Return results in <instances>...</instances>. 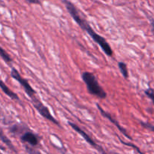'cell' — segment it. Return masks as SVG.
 <instances>
[{"mask_svg":"<svg viewBox=\"0 0 154 154\" xmlns=\"http://www.w3.org/2000/svg\"><path fill=\"white\" fill-rule=\"evenodd\" d=\"M63 3L66 6L68 12L72 17L74 20L78 23V25L83 30H84V31L88 33V35L91 37V38L100 47L102 51L105 54V55L110 57H113L114 51H113L111 45L108 44V42H107L105 38H103L102 35H100L98 34L97 32L94 31V29L92 28L90 23L87 22V20L84 17L81 16V14L78 11V8L75 6V5L71 2L70 1H69V0H63Z\"/></svg>","mask_w":154,"mask_h":154,"instance_id":"obj_1","label":"cell"},{"mask_svg":"<svg viewBox=\"0 0 154 154\" xmlns=\"http://www.w3.org/2000/svg\"><path fill=\"white\" fill-rule=\"evenodd\" d=\"M83 81L85 83L87 91L90 95L101 99L107 98V93L99 84L96 75L90 72H84L81 74Z\"/></svg>","mask_w":154,"mask_h":154,"instance_id":"obj_2","label":"cell"},{"mask_svg":"<svg viewBox=\"0 0 154 154\" xmlns=\"http://www.w3.org/2000/svg\"><path fill=\"white\" fill-rule=\"evenodd\" d=\"M31 103L32 104L35 109L39 113V114H40L42 117H43L45 119L51 121V123L55 124L56 126H59V127H61L60 122L52 115V114H51V111H50L49 108H48L46 105H45L42 103V102L39 99V98L38 97V96H36V97L31 99Z\"/></svg>","mask_w":154,"mask_h":154,"instance_id":"obj_3","label":"cell"},{"mask_svg":"<svg viewBox=\"0 0 154 154\" xmlns=\"http://www.w3.org/2000/svg\"><path fill=\"white\" fill-rule=\"evenodd\" d=\"M11 76L13 79H14L15 81H17L23 87L24 91L26 93L27 96L30 98V99H33V98L36 97L37 95H36V92L34 89L32 88L30 84L29 83V81H27L26 78H24L23 77H22L20 75V74L19 73L17 69L12 67L11 70Z\"/></svg>","mask_w":154,"mask_h":154,"instance_id":"obj_4","label":"cell"},{"mask_svg":"<svg viewBox=\"0 0 154 154\" xmlns=\"http://www.w3.org/2000/svg\"><path fill=\"white\" fill-rule=\"evenodd\" d=\"M68 124H69V126H70L71 127H72V129H73L74 130L77 132V133L79 134V135H81V136L82 137V138H84V139L85 140V141H87V142L88 143L90 146H92L93 147H94V148L96 149V150H97L99 153H101L102 154H108V153H105V151L104 150V149L102 148V146L99 145V144H98L97 143H96V141H95L94 140H93V138H92L91 137H90V135H89L88 134L85 132V131L83 130V129H81L79 126H78V125L75 124V123H72V122H69V121L68 122Z\"/></svg>","mask_w":154,"mask_h":154,"instance_id":"obj_5","label":"cell"},{"mask_svg":"<svg viewBox=\"0 0 154 154\" xmlns=\"http://www.w3.org/2000/svg\"><path fill=\"white\" fill-rule=\"evenodd\" d=\"M20 139L24 144H27L33 147L38 145L41 141L40 137L32 131L29 128L20 135Z\"/></svg>","mask_w":154,"mask_h":154,"instance_id":"obj_6","label":"cell"},{"mask_svg":"<svg viewBox=\"0 0 154 154\" xmlns=\"http://www.w3.org/2000/svg\"><path fill=\"white\" fill-rule=\"evenodd\" d=\"M96 106H97V108H98V109H99V111H100L101 114H102V115L104 117L107 118L108 120H109L110 122H111V123H113V124H114V126H115L116 127H117V129H118V130L120 131V132H121V133L123 134V135H124V136H126V138H129V139L132 140V137H131L130 135H129V134L127 133V131H126V129H124V128H123V127H122L121 125L120 124V123H119V122L117 121V120H116L115 118H114V117H112V115H111V114H109V113L106 112V111H105V110H104L103 108H102V107H101L100 105H99V104H96Z\"/></svg>","mask_w":154,"mask_h":154,"instance_id":"obj_7","label":"cell"},{"mask_svg":"<svg viewBox=\"0 0 154 154\" xmlns=\"http://www.w3.org/2000/svg\"><path fill=\"white\" fill-rule=\"evenodd\" d=\"M0 88H1V90H2L3 93H4L6 96H8L11 99L15 101H20V100L19 96H17V94H16L14 92L12 91V90H11V89L9 88V87H8L1 79H0Z\"/></svg>","mask_w":154,"mask_h":154,"instance_id":"obj_8","label":"cell"},{"mask_svg":"<svg viewBox=\"0 0 154 154\" xmlns=\"http://www.w3.org/2000/svg\"><path fill=\"white\" fill-rule=\"evenodd\" d=\"M29 127L24 124H21V123H17V124L13 125L9 128V131L11 134L14 135H20L24 131L28 129Z\"/></svg>","mask_w":154,"mask_h":154,"instance_id":"obj_9","label":"cell"},{"mask_svg":"<svg viewBox=\"0 0 154 154\" xmlns=\"http://www.w3.org/2000/svg\"><path fill=\"white\" fill-rule=\"evenodd\" d=\"M118 69L123 78L128 79L129 78V70H128L127 65L123 62H118Z\"/></svg>","mask_w":154,"mask_h":154,"instance_id":"obj_10","label":"cell"},{"mask_svg":"<svg viewBox=\"0 0 154 154\" xmlns=\"http://www.w3.org/2000/svg\"><path fill=\"white\" fill-rule=\"evenodd\" d=\"M0 57L7 64H11L13 63V60H12L11 57L8 54L7 51L5 49H3L1 46H0Z\"/></svg>","mask_w":154,"mask_h":154,"instance_id":"obj_11","label":"cell"},{"mask_svg":"<svg viewBox=\"0 0 154 154\" xmlns=\"http://www.w3.org/2000/svg\"><path fill=\"white\" fill-rule=\"evenodd\" d=\"M0 139H1L2 141V142L5 143V144L6 145L9 147V148H11L12 150H14V151L16 152L14 147L13 144H12V142L11 141V140L9 139V138H8V137L6 136L5 135H4V134H3L2 131L1 129H0Z\"/></svg>","mask_w":154,"mask_h":154,"instance_id":"obj_12","label":"cell"},{"mask_svg":"<svg viewBox=\"0 0 154 154\" xmlns=\"http://www.w3.org/2000/svg\"><path fill=\"white\" fill-rule=\"evenodd\" d=\"M144 93H145L146 96L149 98L150 99H151L152 102L154 105V90L153 89L149 88L147 89V90L144 91Z\"/></svg>","mask_w":154,"mask_h":154,"instance_id":"obj_13","label":"cell"},{"mask_svg":"<svg viewBox=\"0 0 154 154\" xmlns=\"http://www.w3.org/2000/svg\"><path fill=\"white\" fill-rule=\"evenodd\" d=\"M26 150L29 154H42L40 151L37 150L36 149H35L33 147L31 146H26Z\"/></svg>","mask_w":154,"mask_h":154,"instance_id":"obj_14","label":"cell"},{"mask_svg":"<svg viewBox=\"0 0 154 154\" xmlns=\"http://www.w3.org/2000/svg\"><path fill=\"white\" fill-rule=\"evenodd\" d=\"M141 125L143 126V127L145 128V129H148V130H150V131H151V132H154V126L153 124H151V123L141 121Z\"/></svg>","mask_w":154,"mask_h":154,"instance_id":"obj_15","label":"cell"},{"mask_svg":"<svg viewBox=\"0 0 154 154\" xmlns=\"http://www.w3.org/2000/svg\"><path fill=\"white\" fill-rule=\"evenodd\" d=\"M120 141H121V142L123 143V144H125V145H127V146H129V147H133L134 149H135V150H136L137 151H138V153H140V154H144V153H142V152L141 151V150H139V148H138V147H136V146H135V144H130V143H126V142H124V141H122V140H120Z\"/></svg>","mask_w":154,"mask_h":154,"instance_id":"obj_16","label":"cell"},{"mask_svg":"<svg viewBox=\"0 0 154 154\" xmlns=\"http://www.w3.org/2000/svg\"><path fill=\"white\" fill-rule=\"evenodd\" d=\"M28 3L30 4H35V5H41V2L39 0H26Z\"/></svg>","mask_w":154,"mask_h":154,"instance_id":"obj_17","label":"cell"},{"mask_svg":"<svg viewBox=\"0 0 154 154\" xmlns=\"http://www.w3.org/2000/svg\"><path fill=\"white\" fill-rule=\"evenodd\" d=\"M151 26H152V32H153L154 35V21H151Z\"/></svg>","mask_w":154,"mask_h":154,"instance_id":"obj_18","label":"cell"}]
</instances>
